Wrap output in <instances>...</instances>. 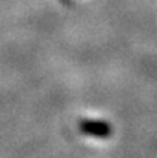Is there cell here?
Here are the masks:
<instances>
[{
    "mask_svg": "<svg viewBox=\"0 0 157 158\" xmlns=\"http://www.w3.org/2000/svg\"><path fill=\"white\" fill-rule=\"evenodd\" d=\"M80 132L96 138H108L112 134V127L109 123L100 120H82L79 123Z\"/></svg>",
    "mask_w": 157,
    "mask_h": 158,
    "instance_id": "obj_1",
    "label": "cell"
}]
</instances>
